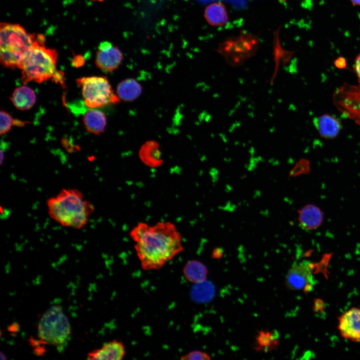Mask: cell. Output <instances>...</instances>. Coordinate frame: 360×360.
I'll return each mask as SVG.
<instances>
[{"label": "cell", "mask_w": 360, "mask_h": 360, "mask_svg": "<svg viewBox=\"0 0 360 360\" xmlns=\"http://www.w3.org/2000/svg\"><path fill=\"white\" fill-rule=\"evenodd\" d=\"M142 92L141 85L133 78H128L121 82L118 86L116 93L120 99L125 101H132L138 98Z\"/></svg>", "instance_id": "obj_19"}, {"label": "cell", "mask_w": 360, "mask_h": 360, "mask_svg": "<svg viewBox=\"0 0 360 360\" xmlns=\"http://www.w3.org/2000/svg\"><path fill=\"white\" fill-rule=\"evenodd\" d=\"M183 273L187 280L196 284L206 280L208 270L201 262L192 260L186 264Z\"/></svg>", "instance_id": "obj_18"}, {"label": "cell", "mask_w": 360, "mask_h": 360, "mask_svg": "<svg viewBox=\"0 0 360 360\" xmlns=\"http://www.w3.org/2000/svg\"><path fill=\"white\" fill-rule=\"evenodd\" d=\"M7 358L6 356L2 352H0V360H6Z\"/></svg>", "instance_id": "obj_29"}, {"label": "cell", "mask_w": 360, "mask_h": 360, "mask_svg": "<svg viewBox=\"0 0 360 360\" xmlns=\"http://www.w3.org/2000/svg\"><path fill=\"white\" fill-rule=\"evenodd\" d=\"M180 359L182 360H209L211 359V358L208 354L205 352L196 350L182 355Z\"/></svg>", "instance_id": "obj_23"}, {"label": "cell", "mask_w": 360, "mask_h": 360, "mask_svg": "<svg viewBox=\"0 0 360 360\" xmlns=\"http://www.w3.org/2000/svg\"><path fill=\"white\" fill-rule=\"evenodd\" d=\"M258 46V40L256 36L242 32L224 40L218 51L229 64L236 66L253 56Z\"/></svg>", "instance_id": "obj_7"}, {"label": "cell", "mask_w": 360, "mask_h": 360, "mask_svg": "<svg viewBox=\"0 0 360 360\" xmlns=\"http://www.w3.org/2000/svg\"><path fill=\"white\" fill-rule=\"evenodd\" d=\"M129 234L145 270L161 268L184 250L182 236L170 222H159L152 226L141 222Z\"/></svg>", "instance_id": "obj_1"}, {"label": "cell", "mask_w": 360, "mask_h": 360, "mask_svg": "<svg viewBox=\"0 0 360 360\" xmlns=\"http://www.w3.org/2000/svg\"><path fill=\"white\" fill-rule=\"evenodd\" d=\"M336 66L338 68H344L346 66V61L342 57H340L335 62Z\"/></svg>", "instance_id": "obj_27"}, {"label": "cell", "mask_w": 360, "mask_h": 360, "mask_svg": "<svg viewBox=\"0 0 360 360\" xmlns=\"http://www.w3.org/2000/svg\"><path fill=\"white\" fill-rule=\"evenodd\" d=\"M37 34L28 32L18 24L2 22L0 26V60L5 67L20 68L32 47Z\"/></svg>", "instance_id": "obj_3"}, {"label": "cell", "mask_w": 360, "mask_h": 360, "mask_svg": "<svg viewBox=\"0 0 360 360\" xmlns=\"http://www.w3.org/2000/svg\"><path fill=\"white\" fill-rule=\"evenodd\" d=\"M82 120L86 130L94 134L102 133L106 124L105 114L97 109H90L84 112Z\"/></svg>", "instance_id": "obj_14"}, {"label": "cell", "mask_w": 360, "mask_h": 360, "mask_svg": "<svg viewBox=\"0 0 360 360\" xmlns=\"http://www.w3.org/2000/svg\"><path fill=\"white\" fill-rule=\"evenodd\" d=\"M313 264L302 262L294 265L286 278L288 288L293 290L308 291L312 288L313 276L310 270Z\"/></svg>", "instance_id": "obj_9"}, {"label": "cell", "mask_w": 360, "mask_h": 360, "mask_svg": "<svg viewBox=\"0 0 360 360\" xmlns=\"http://www.w3.org/2000/svg\"><path fill=\"white\" fill-rule=\"evenodd\" d=\"M298 220L302 228L312 230L320 226L324 220V216L318 207L313 204H308L298 211Z\"/></svg>", "instance_id": "obj_12"}, {"label": "cell", "mask_w": 360, "mask_h": 360, "mask_svg": "<svg viewBox=\"0 0 360 360\" xmlns=\"http://www.w3.org/2000/svg\"><path fill=\"white\" fill-rule=\"evenodd\" d=\"M224 252L222 249L216 248L213 250L212 256L213 258L218 259L222 256Z\"/></svg>", "instance_id": "obj_26"}, {"label": "cell", "mask_w": 360, "mask_h": 360, "mask_svg": "<svg viewBox=\"0 0 360 360\" xmlns=\"http://www.w3.org/2000/svg\"><path fill=\"white\" fill-rule=\"evenodd\" d=\"M338 329L344 338L360 342V308H352L340 315Z\"/></svg>", "instance_id": "obj_10"}, {"label": "cell", "mask_w": 360, "mask_h": 360, "mask_svg": "<svg viewBox=\"0 0 360 360\" xmlns=\"http://www.w3.org/2000/svg\"><path fill=\"white\" fill-rule=\"evenodd\" d=\"M354 6H360V0H350Z\"/></svg>", "instance_id": "obj_28"}, {"label": "cell", "mask_w": 360, "mask_h": 360, "mask_svg": "<svg viewBox=\"0 0 360 360\" xmlns=\"http://www.w3.org/2000/svg\"><path fill=\"white\" fill-rule=\"evenodd\" d=\"M278 344V335L277 332L260 330L256 338L255 348L257 351L267 352L275 349Z\"/></svg>", "instance_id": "obj_20"}, {"label": "cell", "mask_w": 360, "mask_h": 360, "mask_svg": "<svg viewBox=\"0 0 360 360\" xmlns=\"http://www.w3.org/2000/svg\"><path fill=\"white\" fill-rule=\"evenodd\" d=\"M25 122L16 120L8 112L4 110L0 111V134H4L8 132L13 125L23 126Z\"/></svg>", "instance_id": "obj_22"}, {"label": "cell", "mask_w": 360, "mask_h": 360, "mask_svg": "<svg viewBox=\"0 0 360 360\" xmlns=\"http://www.w3.org/2000/svg\"><path fill=\"white\" fill-rule=\"evenodd\" d=\"M96 0V1L102 2V1H103L104 0Z\"/></svg>", "instance_id": "obj_30"}, {"label": "cell", "mask_w": 360, "mask_h": 360, "mask_svg": "<svg viewBox=\"0 0 360 360\" xmlns=\"http://www.w3.org/2000/svg\"><path fill=\"white\" fill-rule=\"evenodd\" d=\"M196 284L194 295L196 300L206 302L212 299L214 295L215 290L211 283L205 280Z\"/></svg>", "instance_id": "obj_21"}, {"label": "cell", "mask_w": 360, "mask_h": 360, "mask_svg": "<svg viewBox=\"0 0 360 360\" xmlns=\"http://www.w3.org/2000/svg\"><path fill=\"white\" fill-rule=\"evenodd\" d=\"M123 54L119 48L108 41L101 42L96 53V66L105 72L116 70L121 64Z\"/></svg>", "instance_id": "obj_8"}, {"label": "cell", "mask_w": 360, "mask_h": 360, "mask_svg": "<svg viewBox=\"0 0 360 360\" xmlns=\"http://www.w3.org/2000/svg\"><path fill=\"white\" fill-rule=\"evenodd\" d=\"M50 216L63 226L80 229L88 223L94 210L93 204L84 200L76 188H64L47 200Z\"/></svg>", "instance_id": "obj_2"}, {"label": "cell", "mask_w": 360, "mask_h": 360, "mask_svg": "<svg viewBox=\"0 0 360 360\" xmlns=\"http://www.w3.org/2000/svg\"><path fill=\"white\" fill-rule=\"evenodd\" d=\"M314 124L320 135L326 139L336 137L342 128L340 122L329 114H324L314 120Z\"/></svg>", "instance_id": "obj_13"}, {"label": "cell", "mask_w": 360, "mask_h": 360, "mask_svg": "<svg viewBox=\"0 0 360 360\" xmlns=\"http://www.w3.org/2000/svg\"><path fill=\"white\" fill-rule=\"evenodd\" d=\"M38 332L40 338L46 343L58 348L64 346L70 337L71 327L60 306H53L44 313Z\"/></svg>", "instance_id": "obj_5"}, {"label": "cell", "mask_w": 360, "mask_h": 360, "mask_svg": "<svg viewBox=\"0 0 360 360\" xmlns=\"http://www.w3.org/2000/svg\"><path fill=\"white\" fill-rule=\"evenodd\" d=\"M84 63V58L82 56H77L72 60V64L76 67L82 66Z\"/></svg>", "instance_id": "obj_25"}, {"label": "cell", "mask_w": 360, "mask_h": 360, "mask_svg": "<svg viewBox=\"0 0 360 360\" xmlns=\"http://www.w3.org/2000/svg\"><path fill=\"white\" fill-rule=\"evenodd\" d=\"M126 354L124 344L120 340H114L105 343L98 349L88 354V360H120Z\"/></svg>", "instance_id": "obj_11"}, {"label": "cell", "mask_w": 360, "mask_h": 360, "mask_svg": "<svg viewBox=\"0 0 360 360\" xmlns=\"http://www.w3.org/2000/svg\"><path fill=\"white\" fill-rule=\"evenodd\" d=\"M139 156L142 162L150 168L158 167L163 162L159 146L154 141L148 142L141 147Z\"/></svg>", "instance_id": "obj_16"}, {"label": "cell", "mask_w": 360, "mask_h": 360, "mask_svg": "<svg viewBox=\"0 0 360 360\" xmlns=\"http://www.w3.org/2000/svg\"><path fill=\"white\" fill-rule=\"evenodd\" d=\"M76 82L82 88L86 106L90 108L102 107L120 101L106 77H82Z\"/></svg>", "instance_id": "obj_6"}, {"label": "cell", "mask_w": 360, "mask_h": 360, "mask_svg": "<svg viewBox=\"0 0 360 360\" xmlns=\"http://www.w3.org/2000/svg\"><path fill=\"white\" fill-rule=\"evenodd\" d=\"M354 68L360 84V53L356 58Z\"/></svg>", "instance_id": "obj_24"}, {"label": "cell", "mask_w": 360, "mask_h": 360, "mask_svg": "<svg viewBox=\"0 0 360 360\" xmlns=\"http://www.w3.org/2000/svg\"><path fill=\"white\" fill-rule=\"evenodd\" d=\"M44 36L37 34L36 41L22 63L21 80L24 84L34 81L42 83L52 80L58 72L56 69L58 52L44 44Z\"/></svg>", "instance_id": "obj_4"}, {"label": "cell", "mask_w": 360, "mask_h": 360, "mask_svg": "<svg viewBox=\"0 0 360 360\" xmlns=\"http://www.w3.org/2000/svg\"><path fill=\"white\" fill-rule=\"evenodd\" d=\"M204 18L212 26H222L228 20V14L225 6L221 2L209 4L205 9Z\"/></svg>", "instance_id": "obj_17"}, {"label": "cell", "mask_w": 360, "mask_h": 360, "mask_svg": "<svg viewBox=\"0 0 360 360\" xmlns=\"http://www.w3.org/2000/svg\"><path fill=\"white\" fill-rule=\"evenodd\" d=\"M10 99L16 108L27 110L36 103V95L31 88L22 86L14 90Z\"/></svg>", "instance_id": "obj_15"}]
</instances>
